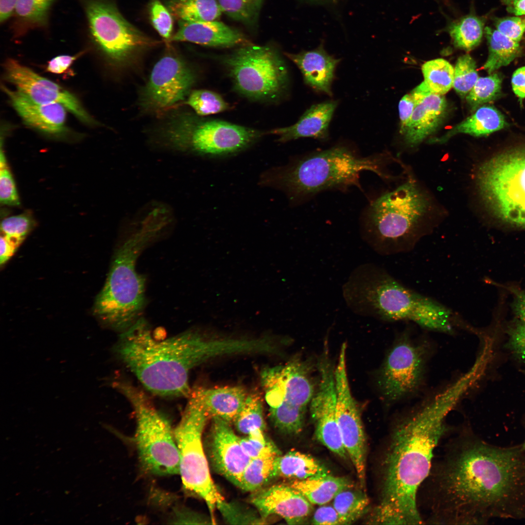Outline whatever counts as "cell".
Instances as JSON below:
<instances>
[{
  "label": "cell",
  "mask_w": 525,
  "mask_h": 525,
  "mask_svg": "<svg viewBox=\"0 0 525 525\" xmlns=\"http://www.w3.org/2000/svg\"><path fill=\"white\" fill-rule=\"evenodd\" d=\"M434 460L426 492L435 513L450 525L492 519L525 521V448L490 444L470 429L451 438Z\"/></svg>",
  "instance_id": "cell-1"
},
{
  "label": "cell",
  "mask_w": 525,
  "mask_h": 525,
  "mask_svg": "<svg viewBox=\"0 0 525 525\" xmlns=\"http://www.w3.org/2000/svg\"><path fill=\"white\" fill-rule=\"evenodd\" d=\"M438 397L393 426L382 461L380 499L371 518L374 524H424L418 491L430 472L436 448L449 431L446 417L456 402L444 392Z\"/></svg>",
  "instance_id": "cell-2"
},
{
  "label": "cell",
  "mask_w": 525,
  "mask_h": 525,
  "mask_svg": "<svg viewBox=\"0 0 525 525\" xmlns=\"http://www.w3.org/2000/svg\"><path fill=\"white\" fill-rule=\"evenodd\" d=\"M254 339L210 338L190 330L158 340L143 319L121 332L115 351L149 391L163 397H189V375L196 366L216 357L254 353Z\"/></svg>",
  "instance_id": "cell-3"
},
{
  "label": "cell",
  "mask_w": 525,
  "mask_h": 525,
  "mask_svg": "<svg viewBox=\"0 0 525 525\" xmlns=\"http://www.w3.org/2000/svg\"><path fill=\"white\" fill-rule=\"evenodd\" d=\"M383 163L380 156L363 157L346 146L338 145L272 170L262 182L283 191L292 201H299L329 190L354 186L361 189L359 179L363 171L388 178L383 170Z\"/></svg>",
  "instance_id": "cell-4"
},
{
  "label": "cell",
  "mask_w": 525,
  "mask_h": 525,
  "mask_svg": "<svg viewBox=\"0 0 525 525\" xmlns=\"http://www.w3.org/2000/svg\"><path fill=\"white\" fill-rule=\"evenodd\" d=\"M161 232L151 221L142 220L119 246L94 306L95 314L106 325L121 332L136 322L145 304V279L136 270L143 249Z\"/></svg>",
  "instance_id": "cell-5"
},
{
  "label": "cell",
  "mask_w": 525,
  "mask_h": 525,
  "mask_svg": "<svg viewBox=\"0 0 525 525\" xmlns=\"http://www.w3.org/2000/svg\"><path fill=\"white\" fill-rule=\"evenodd\" d=\"M429 208L426 196L408 181L371 203L362 221V238L382 256L409 252L425 233L423 220Z\"/></svg>",
  "instance_id": "cell-6"
},
{
  "label": "cell",
  "mask_w": 525,
  "mask_h": 525,
  "mask_svg": "<svg viewBox=\"0 0 525 525\" xmlns=\"http://www.w3.org/2000/svg\"><path fill=\"white\" fill-rule=\"evenodd\" d=\"M262 135L251 128L184 114L169 121L156 143L163 150L179 153L225 156L245 150Z\"/></svg>",
  "instance_id": "cell-7"
},
{
  "label": "cell",
  "mask_w": 525,
  "mask_h": 525,
  "mask_svg": "<svg viewBox=\"0 0 525 525\" xmlns=\"http://www.w3.org/2000/svg\"><path fill=\"white\" fill-rule=\"evenodd\" d=\"M113 385L134 409L136 420L135 440L144 471L156 475L178 473L179 452L169 420L156 408L145 393L131 383L119 380Z\"/></svg>",
  "instance_id": "cell-8"
},
{
  "label": "cell",
  "mask_w": 525,
  "mask_h": 525,
  "mask_svg": "<svg viewBox=\"0 0 525 525\" xmlns=\"http://www.w3.org/2000/svg\"><path fill=\"white\" fill-rule=\"evenodd\" d=\"M476 183L487 208L506 223L525 228V147L511 148L479 167Z\"/></svg>",
  "instance_id": "cell-9"
},
{
  "label": "cell",
  "mask_w": 525,
  "mask_h": 525,
  "mask_svg": "<svg viewBox=\"0 0 525 525\" xmlns=\"http://www.w3.org/2000/svg\"><path fill=\"white\" fill-rule=\"evenodd\" d=\"M181 420L174 430L180 455L179 473L184 489L206 503L211 520L218 503L224 499L211 477L202 443V435L210 418L191 393Z\"/></svg>",
  "instance_id": "cell-10"
},
{
  "label": "cell",
  "mask_w": 525,
  "mask_h": 525,
  "mask_svg": "<svg viewBox=\"0 0 525 525\" xmlns=\"http://www.w3.org/2000/svg\"><path fill=\"white\" fill-rule=\"evenodd\" d=\"M234 89L253 100H276L284 93L288 70L278 50L251 44L238 47L223 58Z\"/></svg>",
  "instance_id": "cell-11"
},
{
  "label": "cell",
  "mask_w": 525,
  "mask_h": 525,
  "mask_svg": "<svg viewBox=\"0 0 525 525\" xmlns=\"http://www.w3.org/2000/svg\"><path fill=\"white\" fill-rule=\"evenodd\" d=\"M77 0L92 39L114 63L124 64L140 50L155 44L126 21L108 0Z\"/></svg>",
  "instance_id": "cell-12"
},
{
  "label": "cell",
  "mask_w": 525,
  "mask_h": 525,
  "mask_svg": "<svg viewBox=\"0 0 525 525\" xmlns=\"http://www.w3.org/2000/svg\"><path fill=\"white\" fill-rule=\"evenodd\" d=\"M424 346L404 332L388 353L379 373L378 385L384 398L395 402L414 393L424 376Z\"/></svg>",
  "instance_id": "cell-13"
},
{
  "label": "cell",
  "mask_w": 525,
  "mask_h": 525,
  "mask_svg": "<svg viewBox=\"0 0 525 525\" xmlns=\"http://www.w3.org/2000/svg\"><path fill=\"white\" fill-rule=\"evenodd\" d=\"M346 346L341 347L334 369L336 415L344 448L355 469L360 484L365 487L366 442L358 405L349 385Z\"/></svg>",
  "instance_id": "cell-14"
},
{
  "label": "cell",
  "mask_w": 525,
  "mask_h": 525,
  "mask_svg": "<svg viewBox=\"0 0 525 525\" xmlns=\"http://www.w3.org/2000/svg\"><path fill=\"white\" fill-rule=\"evenodd\" d=\"M193 70L184 60L168 55L154 65L140 96V105L145 110L166 109L185 100L195 82Z\"/></svg>",
  "instance_id": "cell-15"
},
{
  "label": "cell",
  "mask_w": 525,
  "mask_h": 525,
  "mask_svg": "<svg viewBox=\"0 0 525 525\" xmlns=\"http://www.w3.org/2000/svg\"><path fill=\"white\" fill-rule=\"evenodd\" d=\"M261 382L269 408L285 402L307 408L315 392L308 365L299 359L264 368Z\"/></svg>",
  "instance_id": "cell-16"
},
{
  "label": "cell",
  "mask_w": 525,
  "mask_h": 525,
  "mask_svg": "<svg viewBox=\"0 0 525 525\" xmlns=\"http://www.w3.org/2000/svg\"><path fill=\"white\" fill-rule=\"evenodd\" d=\"M326 349L319 362V384L310 403L316 438L339 457L347 459L336 415L334 369Z\"/></svg>",
  "instance_id": "cell-17"
},
{
  "label": "cell",
  "mask_w": 525,
  "mask_h": 525,
  "mask_svg": "<svg viewBox=\"0 0 525 525\" xmlns=\"http://www.w3.org/2000/svg\"><path fill=\"white\" fill-rule=\"evenodd\" d=\"M4 70L6 80L31 99L40 103L60 104L83 122H95L77 98L56 83L13 59L7 60Z\"/></svg>",
  "instance_id": "cell-18"
},
{
  "label": "cell",
  "mask_w": 525,
  "mask_h": 525,
  "mask_svg": "<svg viewBox=\"0 0 525 525\" xmlns=\"http://www.w3.org/2000/svg\"><path fill=\"white\" fill-rule=\"evenodd\" d=\"M209 456L213 469L238 486L251 458L243 451L229 422L212 418L208 439Z\"/></svg>",
  "instance_id": "cell-19"
},
{
  "label": "cell",
  "mask_w": 525,
  "mask_h": 525,
  "mask_svg": "<svg viewBox=\"0 0 525 525\" xmlns=\"http://www.w3.org/2000/svg\"><path fill=\"white\" fill-rule=\"evenodd\" d=\"M250 502L263 519L277 515L288 524H301L313 510L312 504L290 485L277 484L259 490Z\"/></svg>",
  "instance_id": "cell-20"
},
{
  "label": "cell",
  "mask_w": 525,
  "mask_h": 525,
  "mask_svg": "<svg viewBox=\"0 0 525 525\" xmlns=\"http://www.w3.org/2000/svg\"><path fill=\"white\" fill-rule=\"evenodd\" d=\"M2 88L26 124L51 135H59L66 131V108L63 105L38 103L18 90H11L4 86Z\"/></svg>",
  "instance_id": "cell-21"
},
{
  "label": "cell",
  "mask_w": 525,
  "mask_h": 525,
  "mask_svg": "<svg viewBox=\"0 0 525 525\" xmlns=\"http://www.w3.org/2000/svg\"><path fill=\"white\" fill-rule=\"evenodd\" d=\"M171 40L217 48L239 47L252 44L243 33L217 20L179 21V28Z\"/></svg>",
  "instance_id": "cell-22"
},
{
  "label": "cell",
  "mask_w": 525,
  "mask_h": 525,
  "mask_svg": "<svg viewBox=\"0 0 525 525\" xmlns=\"http://www.w3.org/2000/svg\"><path fill=\"white\" fill-rule=\"evenodd\" d=\"M300 70L305 83L314 89L331 96V86L340 59L330 55L321 43L316 49L298 53L285 52Z\"/></svg>",
  "instance_id": "cell-23"
},
{
  "label": "cell",
  "mask_w": 525,
  "mask_h": 525,
  "mask_svg": "<svg viewBox=\"0 0 525 525\" xmlns=\"http://www.w3.org/2000/svg\"><path fill=\"white\" fill-rule=\"evenodd\" d=\"M447 104L443 95L431 92L419 101L410 120L401 133L410 146L420 143L442 123Z\"/></svg>",
  "instance_id": "cell-24"
},
{
  "label": "cell",
  "mask_w": 525,
  "mask_h": 525,
  "mask_svg": "<svg viewBox=\"0 0 525 525\" xmlns=\"http://www.w3.org/2000/svg\"><path fill=\"white\" fill-rule=\"evenodd\" d=\"M338 102L328 101L314 105L308 109L294 124L274 129L268 133L278 136V141L285 142L301 138L320 140L328 137V127Z\"/></svg>",
  "instance_id": "cell-25"
},
{
  "label": "cell",
  "mask_w": 525,
  "mask_h": 525,
  "mask_svg": "<svg viewBox=\"0 0 525 525\" xmlns=\"http://www.w3.org/2000/svg\"><path fill=\"white\" fill-rule=\"evenodd\" d=\"M192 392L210 417L219 418L228 422L233 421L247 396L239 386L198 387Z\"/></svg>",
  "instance_id": "cell-26"
},
{
  "label": "cell",
  "mask_w": 525,
  "mask_h": 525,
  "mask_svg": "<svg viewBox=\"0 0 525 525\" xmlns=\"http://www.w3.org/2000/svg\"><path fill=\"white\" fill-rule=\"evenodd\" d=\"M504 116L491 106L479 107L471 116L449 130L439 138L429 140L430 143L442 144L457 134H467L475 137L487 136L507 127Z\"/></svg>",
  "instance_id": "cell-27"
},
{
  "label": "cell",
  "mask_w": 525,
  "mask_h": 525,
  "mask_svg": "<svg viewBox=\"0 0 525 525\" xmlns=\"http://www.w3.org/2000/svg\"><path fill=\"white\" fill-rule=\"evenodd\" d=\"M56 0H18L11 29L15 37L35 29H46L51 9Z\"/></svg>",
  "instance_id": "cell-28"
},
{
  "label": "cell",
  "mask_w": 525,
  "mask_h": 525,
  "mask_svg": "<svg viewBox=\"0 0 525 525\" xmlns=\"http://www.w3.org/2000/svg\"><path fill=\"white\" fill-rule=\"evenodd\" d=\"M312 504L324 505L332 501L341 491L351 488L350 481L344 477L328 474L303 480H294L290 484Z\"/></svg>",
  "instance_id": "cell-29"
},
{
  "label": "cell",
  "mask_w": 525,
  "mask_h": 525,
  "mask_svg": "<svg viewBox=\"0 0 525 525\" xmlns=\"http://www.w3.org/2000/svg\"><path fill=\"white\" fill-rule=\"evenodd\" d=\"M487 17L477 15L472 7L468 14L450 20L443 31L447 32L455 48L470 51L481 43Z\"/></svg>",
  "instance_id": "cell-30"
},
{
  "label": "cell",
  "mask_w": 525,
  "mask_h": 525,
  "mask_svg": "<svg viewBox=\"0 0 525 525\" xmlns=\"http://www.w3.org/2000/svg\"><path fill=\"white\" fill-rule=\"evenodd\" d=\"M329 474L327 468L312 456L298 451H291L277 456L274 477L303 480Z\"/></svg>",
  "instance_id": "cell-31"
},
{
  "label": "cell",
  "mask_w": 525,
  "mask_h": 525,
  "mask_svg": "<svg viewBox=\"0 0 525 525\" xmlns=\"http://www.w3.org/2000/svg\"><path fill=\"white\" fill-rule=\"evenodd\" d=\"M484 35L487 40L489 55L483 69L489 74L508 65L521 54L520 43L502 34L495 28L486 26Z\"/></svg>",
  "instance_id": "cell-32"
},
{
  "label": "cell",
  "mask_w": 525,
  "mask_h": 525,
  "mask_svg": "<svg viewBox=\"0 0 525 525\" xmlns=\"http://www.w3.org/2000/svg\"><path fill=\"white\" fill-rule=\"evenodd\" d=\"M167 6L179 21L215 20L223 13L218 0H168Z\"/></svg>",
  "instance_id": "cell-33"
},
{
  "label": "cell",
  "mask_w": 525,
  "mask_h": 525,
  "mask_svg": "<svg viewBox=\"0 0 525 525\" xmlns=\"http://www.w3.org/2000/svg\"><path fill=\"white\" fill-rule=\"evenodd\" d=\"M278 455H265L251 459L242 473L238 487L245 491L260 490L274 477L275 461Z\"/></svg>",
  "instance_id": "cell-34"
},
{
  "label": "cell",
  "mask_w": 525,
  "mask_h": 525,
  "mask_svg": "<svg viewBox=\"0 0 525 525\" xmlns=\"http://www.w3.org/2000/svg\"><path fill=\"white\" fill-rule=\"evenodd\" d=\"M424 82L434 93L443 95L453 87L454 69L447 60L437 58L429 60L421 67Z\"/></svg>",
  "instance_id": "cell-35"
},
{
  "label": "cell",
  "mask_w": 525,
  "mask_h": 525,
  "mask_svg": "<svg viewBox=\"0 0 525 525\" xmlns=\"http://www.w3.org/2000/svg\"><path fill=\"white\" fill-rule=\"evenodd\" d=\"M332 506L343 520L345 525L350 524L365 513L369 504L367 495L362 491L345 489L332 500Z\"/></svg>",
  "instance_id": "cell-36"
},
{
  "label": "cell",
  "mask_w": 525,
  "mask_h": 525,
  "mask_svg": "<svg viewBox=\"0 0 525 525\" xmlns=\"http://www.w3.org/2000/svg\"><path fill=\"white\" fill-rule=\"evenodd\" d=\"M223 13L250 29L257 27L264 0H218Z\"/></svg>",
  "instance_id": "cell-37"
},
{
  "label": "cell",
  "mask_w": 525,
  "mask_h": 525,
  "mask_svg": "<svg viewBox=\"0 0 525 525\" xmlns=\"http://www.w3.org/2000/svg\"><path fill=\"white\" fill-rule=\"evenodd\" d=\"M233 422L237 430L244 435L257 430L264 431L265 423L261 398L256 394L248 395Z\"/></svg>",
  "instance_id": "cell-38"
},
{
  "label": "cell",
  "mask_w": 525,
  "mask_h": 525,
  "mask_svg": "<svg viewBox=\"0 0 525 525\" xmlns=\"http://www.w3.org/2000/svg\"><path fill=\"white\" fill-rule=\"evenodd\" d=\"M306 408L282 403L269 408V416L274 425L287 434H297L303 429Z\"/></svg>",
  "instance_id": "cell-39"
},
{
  "label": "cell",
  "mask_w": 525,
  "mask_h": 525,
  "mask_svg": "<svg viewBox=\"0 0 525 525\" xmlns=\"http://www.w3.org/2000/svg\"><path fill=\"white\" fill-rule=\"evenodd\" d=\"M502 77L498 72L479 77L466 96L468 104L472 109L496 99L501 92Z\"/></svg>",
  "instance_id": "cell-40"
},
{
  "label": "cell",
  "mask_w": 525,
  "mask_h": 525,
  "mask_svg": "<svg viewBox=\"0 0 525 525\" xmlns=\"http://www.w3.org/2000/svg\"><path fill=\"white\" fill-rule=\"evenodd\" d=\"M186 104L200 116L222 112L229 107L219 94L206 89L192 91L188 95Z\"/></svg>",
  "instance_id": "cell-41"
},
{
  "label": "cell",
  "mask_w": 525,
  "mask_h": 525,
  "mask_svg": "<svg viewBox=\"0 0 525 525\" xmlns=\"http://www.w3.org/2000/svg\"><path fill=\"white\" fill-rule=\"evenodd\" d=\"M476 68L474 60L469 54L460 56L456 61L453 87L462 98L466 97L479 78Z\"/></svg>",
  "instance_id": "cell-42"
},
{
  "label": "cell",
  "mask_w": 525,
  "mask_h": 525,
  "mask_svg": "<svg viewBox=\"0 0 525 525\" xmlns=\"http://www.w3.org/2000/svg\"><path fill=\"white\" fill-rule=\"evenodd\" d=\"M241 447L251 459L270 455H280L276 446L265 436L264 431L257 430L240 438Z\"/></svg>",
  "instance_id": "cell-43"
},
{
  "label": "cell",
  "mask_w": 525,
  "mask_h": 525,
  "mask_svg": "<svg viewBox=\"0 0 525 525\" xmlns=\"http://www.w3.org/2000/svg\"><path fill=\"white\" fill-rule=\"evenodd\" d=\"M35 226L30 213H23L4 219L1 223V234L20 244Z\"/></svg>",
  "instance_id": "cell-44"
},
{
  "label": "cell",
  "mask_w": 525,
  "mask_h": 525,
  "mask_svg": "<svg viewBox=\"0 0 525 525\" xmlns=\"http://www.w3.org/2000/svg\"><path fill=\"white\" fill-rule=\"evenodd\" d=\"M0 200L1 203L8 206H18L20 205L14 178L1 150L0 156Z\"/></svg>",
  "instance_id": "cell-45"
},
{
  "label": "cell",
  "mask_w": 525,
  "mask_h": 525,
  "mask_svg": "<svg viewBox=\"0 0 525 525\" xmlns=\"http://www.w3.org/2000/svg\"><path fill=\"white\" fill-rule=\"evenodd\" d=\"M225 519L231 524H262L263 519L253 512L245 510L234 504L228 503L224 499L217 506Z\"/></svg>",
  "instance_id": "cell-46"
},
{
  "label": "cell",
  "mask_w": 525,
  "mask_h": 525,
  "mask_svg": "<svg viewBox=\"0 0 525 525\" xmlns=\"http://www.w3.org/2000/svg\"><path fill=\"white\" fill-rule=\"evenodd\" d=\"M494 28L508 37L520 42L525 33V18L519 16L492 17Z\"/></svg>",
  "instance_id": "cell-47"
},
{
  "label": "cell",
  "mask_w": 525,
  "mask_h": 525,
  "mask_svg": "<svg viewBox=\"0 0 525 525\" xmlns=\"http://www.w3.org/2000/svg\"><path fill=\"white\" fill-rule=\"evenodd\" d=\"M171 13L159 0H154L150 7L152 24L158 34L164 39H171L173 29Z\"/></svg>",
  "instance_id": "cell-48"
},
{
  "label": "cell",
  "mask_w": 525,
  "mask_h": 525,
  "mask_svg": "<svg viewBox=\"0 0 525 525\" xmlns=\"http://www.w3.org/2000/svg\"><path fill=\"white\" fill-rule=\"evenodd\" d=\"M508 331L507 348L515 358L525 362V322L517 320Z\"/></svg>",
  "instance_id": "cell-49"
},
{
  "label": "cell",
  "mask_w": 525,
  "mask_h": 525,
  "mask_svg": "<svg viewBox=\"0 0 525 525\" xmlns=\"http://www.w3.org/2000/svg\"><path fill=\"white\" fill-rule=\"evenodd\" d=\"M311 524L314 525H345L342 518L333 506L324 505L316 509Z\"/></svg>",
  "instance_id": "cell-50"
},
{
  "label": "cell",
  "mask_w": 525,
  "mask_h": 525,
  "mask_svg": "<svg viewBox=\"0 0 525 525\" xmlns=\"http://www.w3.org/2000/svg\"><path fill=\"white\" fill-rule=\"evenodd\" d=\"M418 101L410 92L404 95L399 104L401 121L400 133H402L408 123Z\"/></svg>",
  "instance_id": "cell-51"
},
{
  "label": "cell",
  "mask_w": 525,
  "mask_h": 525,
  "mask_svg": "<svg viewBox=\"0 0 525 525\" xmlns=\"http://www.w3.org/2000/svg\"><path fill=\"white\" fill-rule=\"evenodd\" d=\"M83 53L81 52L77 55H60L52 59L49 62L47 70L55 74H62L65 72L71 65L74 61Z\"/></svg>",
  "instance_id": "cell-52"
},
{
  "label": "cell",
  "mask_w": 525,
  "mask_h": 525,
  "mask_svg": "<svg viewBox=\"0 0 525 525\" xmlns=\"http://www.w3.org/2000/svg\"><path fill=\"white\" fill-rule=\"evenodd\" d=\"M513 91L520 100L525 98V66L517 69L511 78Z\"/></svg>",
  "instance_id": "cell-53"
},
{
  "label": "cell",
  "mask_w": 525,
  "mask_h": 525,
  "mask_svg": "<svg viewBox=\"0 0 525 525\" xmlns=\"http://www.w3.org/2000/svg\"><path fill=\"white\" fill-rule=\"evenodd\" d=\"M19 246L15 242L5 236H0V264H4L13 255Z\"/></svg>",
  "instance_id": "cell-54"
},
{
  "label": "cell",
  "mask_w": 525,
  "mask_h": 525,
  "mask_svg": "<svg viewBox=\"0 0 525 525\" xmlns=\"http://www.w3.org/2000/svg\"><path fill=\"white\" fill-rule=\"evenodd\" d=\"M515 292L512 308L517 320L525 322V289Z\"/></svg>",
  "instance_id": "cell-55"
},
{
  "label": "cell",
  "mask_w": 525,
  "mask_h": 525,
  "mask_svg": "<svg viewBox=\"0 0 525 525\" xmlns=\"http://www.w3.org/2000/svg\"><path fill=\"white\" fill-rule=\"evenodd\" d=\"M507 11L514 16H525V0H500Z\"/></svg>",
  "instance_id": "cell-56"
},
{
  "label": "cell",
  "mask_w": 525,
  "mask_h": 525,
  "mask_svg": "<svg viewBox=\"0 0 525 525\" xmlns=\"http://www.w3.org/2000/svg\"><path fill=\"white\" fill-rule=\"evenodd\" d=\"M18 0H0V22L2 24L13 17Z\"/></svg>",
  "instance_id": "cell-57"
},
{
  "label": "cell",
  "mask_w": 525,
  "mask_h": 525,
  "mask_svg": "<svg viewBox=\"0 0 525 525\" xmlns=\"http://www.w3.org/2000/svg\"><path fill=\"white\" fill-rule=\"evenodd\" d=\"M308 1L314 3H323L330 2L334 0H307Z\"/></svg>",
  "instance_id": "cell-58"
},
{
  "label": "cell",
  "mask_w": 525,
  "mask_h": 525,
  "mask_svg": "<svg viewBox=\"0 0 525 525\" xmlns=\"http://www.w3.org/2000/svg\"><path fill=\"white\" fill-rule=\"evenodd\" d=\"M522 444L523 445V447L525 448V439L524 442L522 443Z\"/></svg>",
  "instance_id": "cell-59"
},
{
  "label": "cell",
  "mask_w": 525,
  "mask_h": 525,
  "mask_svg": "<svg viewBox=\"0 0 525 525\" xmlns=\"http://www.w3.org/2000/svg\"><path fill=\"white\" fill-rule=\"evenodd\" d=\"M441 0V1L442 2H446V1H447L448 0Z\"/></svg>",
  "instance_id": "cell-60"
}]
</instances>
